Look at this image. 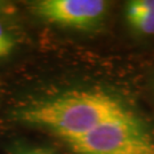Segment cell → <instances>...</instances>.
Masks as SVG:
<instances>
[{
	"label": "cell",
	"mask_w": 154,
	"mask_h": 154,
	"mask_svg": "<svg viewBox=\"0 0 154 154\" xmlns=\"http://www.w3.org/2000/svg\"><path fill=\"white\" fill-rule=\"evenodd\" d=\"M11 116L70 154H154V120L131 94L112 85L46 89L17 103Z\"/></svg>",
	"instance_id": "6da1fadb"
},
{
	"label": "cell",
	"mask_w": 154,
	"mask_h": 154,
	"mask_svg": "<svg viewBox=\"0 0 154 154\" xmlns=\"http://www.w3.org/2000/svg\"><path fill=\"white\" fill-rule=\"evenodd\" d=\"M109 7L105 0H38L30 4L32 14L42 22L82 32L103 28Z\"/></svg>",
	"instance_id": "7a4b0ae2"
},
{
	"label": "cell",
	"mask_w": 154,
	"mask_h": 154,
	"mask_svg": "<svg viewBox=\"0 0 154 154\" xmlns=\"http://www.w3.org/2000/svg\"><path fill=\"white\" fill-rule=\"evenodd\" d=\"M123 14L131 32L140 37H154V0L127 1Z\"/></svg>",
	"instance_id": "3957f363"
},
{
	"label": "cell",
	"mask_w": 154,
	"mask_h": 154,
	"mask_svg": "<svg viewBox=\"0 0 154 154\" xmlns=\"http://www.w3.org/2000/svg\"><path fill=\"white\" fill-rule=\"evenodd\" d=\"M17 40L6 24L0 20V60H4L16 49Z\"/></svg>",
	"instance_id": "277c9868"
},
{
	"label": "cell",
	"mask_w": 154,
	"mask_h": 154,
	"mask_svg": "<svg viewBox=\"0 0 154 154\" xmlns=\"http://www.w3.org/2000/svg\"><path fill=\"white\" fill-rule=\"evenodd\" d=\"M14 154H55L48 149L39 146H20L15 149Z\"/></svg>",
	"instance_id": "5b68a950"
},
{
	"label": "cell",
	"mask_w": 154,
	"mask_h": 154,
	"mask_svg": "<svg viewBox=\"0 0 154 154\" xmlns=\"http://www.w3.org/2000/svg\"><path fill=\"white\" fill-rule=\"evenodd\" d=\"M16 11V7L7 1H0V20H2V16H11Z\"/></svg>",
	"instance_id": "8992f818"
}]
</instances>
